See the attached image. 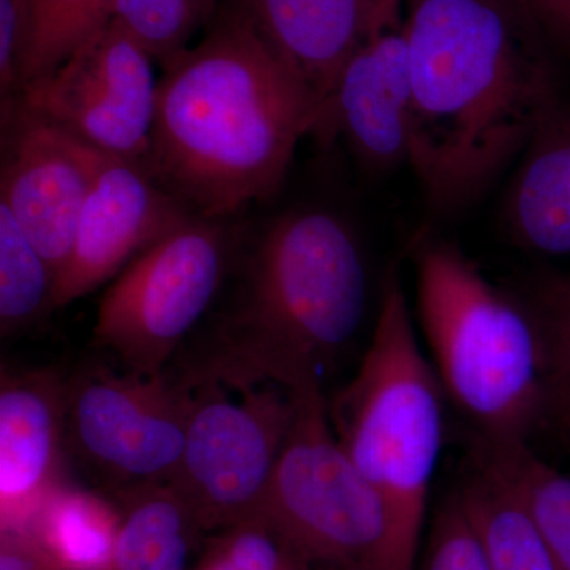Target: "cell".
I'll return each instance as SVG.
<instances>
[{
	"instance_id": "cb8c5ba5",
	"label": "cell",
	"mask_w": 570,
	"mask_h": 570,
	"mask_svg": "<svg viewBox=\"0 0 570 570\" xmlns=\"http://www.w3.org/2000/svg\"><path fill=\"white\" fill-rule=\"evenodd\" d=\"M220 0H111V20L126 29L160 67L205 31Z\"/></svg>"
},
{
	"instance_id": "603a6c76",
	"label": "cell",
	"mask_w": 570,
	"mask_h": 570,
	"mask_svg": "<svg viewBox=\"0 0 570 570\" xmlns=\"http://www.w3.org/2000/svg\"><path fill=\"white\" fill-rule=\"evenodd\" d=\"M56 273L0 204V328L10 335L52 309Z\"/></svg>"
},
{
	"instance_id": "f1b7e54d",
	"label": "cell",
	"mask_w": 570,
	"mask_h": 570,
	"mask_svg": "<svg viewBox=\"0 0 570 570\" xmlns=\"http://www.w3.org/2000/svg\"><path fill=\"white\" fill-rule=\"evenodd\" d=\"M0 570H61L32 542L24 532L2 530L0 534Z\"/></svg>"
},
{
	"instance_id": "277c9868",
	"label": "cell",
	"mask_w": 570,
	"mask_h": 570,
	"mask_svg": "<svg viewBox=\"0 0 570 570\" xmlns=\"http://www.w3.org/2000/svg\"><path fill=\"white\" fill-rule=\"evenodd\" d=\"M417 321L450 403L487 445L530 444L549 425L538 326L515 288L499 287L459 246L414 249Z\"/></svg>"
},
{
	"instance_id": "5bb4252c",
	"label": "cell",
	"mask_w": 570,
	"mask_h": 570,
	"mask_svg": "<svg viewBox=\"0 0 570 570\" xmlns=\"http://www.w3.org/2000/svg\"><path fill=\"white\" fill-rule=\"evenodd\" d=\"M220 3L249 22L295 75L316 108L317 127L348 58L404 0H220Z\"/></svg>"
},
{
	"instance_id": "83f0119b",
	"label": "cell",
	"mask_w": 570,
	"mask_h": 570,
	"mask_svg": "<svg viewBox=\"0 0 570 570\" xmlns=\"http://www.w3.org/2000/svg\"><path fill=\"white\" fill-rule=\"evenodd\" d=\"M546 40L570 52V0H517Z\"/></svg>"
},
{
	"instance_id": "7c38bea8",
	"label": "cell",
	"mask_w": 570,
	"mask_h": 570,
	"mask_svg": "<svg viewBox=\"0 0 570 570\" xmlns=\"http://www.w3.org/2000/svg\"><path fill=\"white\" fill-rule=\"evenodd\" d=\"M411 100L403 3L348 58L314 137H341L363 170L389 174L409 163Z\"/></svg>"
},
{
	"instance_id": "9c48e42d",
	"label": "cell",
	"mask_w": 570,
	"mask_h": 570,
	"mask_svg": "<svg viewBox=\"0 0 570 570\" xmlns=\"http://www.w3.org/2000/svg\"><path fill=\"white\" fill-rule=\"evenodd\" d=\"M190 401L189 384L170 371L142 376L82 366L66 379V448L115 494L171 482Z\"/></svg>"
},
{
	"instance_id": "2e32d148",
	"label": "cell",
	"mask_w": 570,
	"mask_h": 570,
	"mask_svg": "<svg viewBox=\"0 0 570 570\" xmlns=\"http://www.w3.org/2000/svg\"><path fill=\"white\" fill-rule=\"evenodd\" d=\"M501 214L515 245L570 257V100H561L521 154Z\"/></svg>"
},
{
	"instance_id": "7402d4cb",
	"label": "cell",
	"mask_w": 570,
	"mask_h": 570,
	"mask_svg": "<svg viewBox=\"0 0 570 570\" xmlns=\"http://www.w3.org/2000/svg\"><path fill=\"white\" fill-rule=\"evenodd\" d=\"M542 346L550 425L570 428V272H546L521 283Z\"/></svg>"
},
{
	"instance_id": "9a60e30c",
	"label": "cell",
	"mask_w": 570,
	"mask_h": 570,
	"mask_svg": "<svg viewBox=\"0 0 570 570\" xmlns=\"http://www.w3.org/2000/svg\"><path fill=\"white\" fill-rule=\"evenodd\" d=\"M66 448V379L51 370H2L0 382V520L20 528L61 485Z\"/></svg>"
},
{
	"instance_id": "484cf974",
	"label": "cell",
	"mask_w": 570,
	"mask_h": 570,
	"mask_svg": "<svg viewBox=\"0 0 570 570\" xmlns=\"http://www.w3.org/2000/svg\"><path fill=\"white\" fill-rule=\"evenodd\" d=\"M422 570H489L478 534L455 489L434 513Z\"/></svg>"
},
{
	"instance_id": "8992f818",
	"label": "cell",
	"mask_w": 570,
	"mask_h": 570,
	"mask_svg": "<svg viewBox=\"0 0 570 570\" xmlns=\"http://www.w3.org/2000/svg\"><path fill=\"white\" fill-rule=\"evenodd\" d=\"M292 396L294 420L258 515L311 570H381V499L337 441L324 390Z\"/></svg>"
},
{
	"instance_id": "ba28073f",
	"label": "cell",
	"mask_w": 570,
	"mask_h": 570,
	"mask_svg": "<svg viewBox=\"0 0 570 570\" xmlns=\"http://www.w3.org/2000/svg\"><path fill=\"white\" fill-rule=\"evenodd\" d=\"M189 384L186 442L171 487L202 532L258 515L295 414L291 392L276 384Z\"/></svg>"
},
{
	"instance_id": "d4e9b609",
	"label": "cell",
	"mask_w": 570,
	"mask_h": 570,
	"mask_svg": "<svg viewBox=\"0 0 570 570\" xmlns=\"http://www.w3.org/2000/svg\"><path fill=\"white\" fill-rule=\"evenodd\" d=\"M216 532L198 570H311L261 515Z\"/></svg>"
},
{
	"instance_id": "6da1fadb",
	"label": "cell",
	"mask_w": 570,
	"mask_h": 570,
	"mask_svg": "<svg viewBox=\"0 0 570 570\" xmlns=\"http://www.w3.org/2000/svg\"><path fill=\"white\" fill-rule=\"evenodd\" d=\"M411 59L409 165L426 205L478 202L560 105L534 21L517 0H404Z\"/></svg>"
},
{
	"instance_id": "3957f363",
	"label": "cell",
	"mask_w": 570,
	"mask_h": 570,
	"mask_svg": "<svg viewBox=\"0 0 570 570\" xmlns=\"http://www.w3.org/2000/svg\"><path fill=\"white\" fill-rule=\"evenodd\" d=\"M243 279L206 354L183 374L324 390L366 316V264L354 232L325 209L284 213L254 243Z\"/></svg>"
},
{
	"instance_id": "d6986e66",
	"label": "cell",
	"mask_w": 570,
	"mask_h": 570,
	"mask_svg": "<svg viewBox=\"0 0 570 570\" xmlns=\"http://www.w3.org/2000/svg\"><path fill=\"white\" fill-rule=\"evenodd\" d=\"M121 523L105 570H186L202 530L171 483L116 494Z\"/></svg>"
},
{
	"instance_id": "5b68a950",
	"label": "cell",
	"mask_w": 570,
	"mask_h": 570,
	"mask_svg": "<svg viewBox=\"0 0 570 570\" xmlns=\"http://www.w3.org/2000/svg\"><path fill=\"white\" fill-rule=\"evenodd\" d=\"M444 390L396 268L382 284L373 336L355 376L328 403L337 441L387 517L381 570H415L444 442Z\"/></svg>"
},
{
	"instance_id": "4fadbf2b",
	"label": "cell",
	"mask_w": 570,
	"mask_h": 570,
	"mask_svg": "<svg viewBox=\"0 0 570 570\" xmlns=\"http://www.w3.org/2000/svg\"><path fill=\"white\" fill-rule=\"evenodd\" d=\"M193 216L140 165L102 156L69 261L56 277L52 309L115 279L160 236Z\"/></svg>"
},
{
	"instance_id": "f546056e",
	"label": "cell",
	"mask_w": 570,
	"mask_h": 570,
	"mask_svg": "<svg viewBox=\"0 0 570 570\" xmlns=\"http://www.w3.org/2000/svg\"><path fill=\"white\" fill-rule=\"evenodd\" d=\"M566 434H568V438H569V444H570V428H568V430L564 431Z\"/></svg>"
},
{
	"instance_id": "52a82bcc",
	"label": "cell",
	"mask_w": 570,
	"mask_h": 570,
	"mask_svg": "<svg viewBox=\"0 0 570 570\" xmlns=\"http://www.w3.org/2000/svg\"><path fill=\"white\" fill-rule=\"evenodd\" d=\"M236 239L227 220L189 216L119 273L100 298L94 346L160 376L223 287Z\"/></svg>"
},
{
	"instance_id": "30bf717a",
	"label": "cell",
	"mask_w": 570,
	"mask_h": 570,
	"mask_svg": "<svg viewBox=\"0 0 570 570\" xmlns=\"http://www.w3.org/2000/svg\"><path fill=\"white\" fill-rule=\"evenodd\" d=\"M154 63L111 20L62 66L26 85L13 102L105 156L142 167L156 116Z\"/></svg>"
},
{
	"instance_id": "8fae6325",
	"label": "cell",
	"mask_w": 570,
	"mask_h": 570,
	"mask_svg": "<svg viewBox=\"0 0 570 570\" xmlns=\"http://www.w3.org/2000/svg\"><path fill=\"white\" fill-rule=\"evenodd\" d=\"M102 153L13 102L2 108L0 204L50 262L69 261Z\"/></svg>"
},
{
	"instance_id": "ffe728a7",
	"label": "cell",
	"mask_w": 570,
	"mask_h": 570,
	"mask_svg": "<svg viewBox=\"0 0 570 570\" xmlns=\"http://www.w3.org/2000/svg\"><path fill=\"white\" fill-rule=\"evenodd\" d=\"M489 461L519 494L538 524L558 570H570V475L558 471L532 452L530 444L472 448Z\"/></svg>"
},
{
	"instance_id": "e0dca14e",
	"label": "cell",
	"mask_w": 570,
	"mask_h": 570,
	"mask_svg": "<svg viewBox=\"0 0 570 570\" xmlns=\"http://www.w3.org/2000/svg\"><path fill=\"white\" fill-rule=\"evenodd\" d=\"M459 493L489 570H558L519 494L489 461L469 450Z\"/></svg>"
},
{
	"instance_id": "ac0fdd59",
	"label": "cell",
	"mask_w": 570,
	"mask_h": 570,
	"mask_svg": "<svg viewBox=\"0 0 570 570\" xmlns=\"http://www.w3.org/2000/svg\"><path fill=\"white\" fill-rule=\"evenodd\" d=\"M119 523V504L62 482L14 530L24 532L58 569L105 570Z\"/></svg>"
},
{
	"instance_id": "44dd1931",
	"label": "cell",
	"mask_w": 570,
	"mask_h": 570,
	"mask_svg": "<svg viewBox=\"0 0 570 570\" xmlns=\"http://www.w3.org/2000/svg\"><path fill=\"white\" fill-rule=\"evenodd\" d=\"M110 21L111 0H26L20 91L62 66Z\"/></svg>"
},
{
	"instance_id": "7a4b0ae2",
	"label": "cell",
	"mask_w": 570,
	"mask_h": 570,
	"mask_svg": "<svg viewBox=\"0 0 570 570\" xmlns=\"http://www.w3.org/2000/svg\"><path fill=\"white\" fill-rule=\"evenodd\" d=\"M160 69L146 174L205 219L272 198L317 121L276 52L219 3L200 40Z\"/></svg>"
},
{
	"instance_id": "4316f807",
	"label": "cell",
	"mask_w": 570,
	"mask_h": 570,
	"mask_svg": "<svg viewBox=\"0 0 570 570\" xmlns=\"http://www.w3.org/2000/svg\"><path fill=\"white\" fill-rule=\"evenodd\" d=\"M26 0H0V99L9 107L20 92Z\"/></svg>"
}]
</instances>
